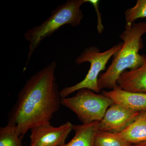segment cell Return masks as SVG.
Returning a JSON list of instances; mask_svg holds the SVG:
<instances>
[{
	"mask_svg": "<svg viewBox=\"0 0 146 146\" xmlns=\"http://www.w3.org/2000/svg\"><path fill=\"white\" fill-rule=\"evenodd\" d=\"M57 64L53 61L35 74L18 94L9 113L8 122L15 124L23 137L30 129L50 123L60 107L61 98L55 78Z\"/></svg>",
	"mask_w": 146,
	"mask_h": 146,
	"instance_id": "6da1fadb",
	"label": "cell"
},
{
	"mask_svg": "<svg viewBox=\"0 0 146 146\" xmlns=\"http://www.w3.org/2000/svg\"><path fill=\"white\" fill-rule=\"evenodd\" d=\"M146 34V23L125 25V30L120 35L123 46L113 56L111 64L106 71L100 74L98 84L100 91L112 89L117 84L120 76L127 69L134 70L142 66L146 56L139 52L143 48L142 36Z\"/></svg>",
	"mask_w": 146,
	"mask_h": 146,
	"instance_id": "7a4b0ae2",
	"label": "cell"
},
{
	"mask_svg": "<svg viewBox=\"0 0 146 146\" xmlns=\"http://www.w3.org/2000/svg\"><path fill=\"white\" fill-rule=\"evenodd\" d=\"M86 3H88V0H68L52 10L50 17L41 25L27 30L24 34L29 42L25 67L43 39L51 36L63 25H70L75 27L80 24L84 17L80 8Z\"/></svg>",
	"mask_w": 146,
	"mask_h": 146,
	"instance_id": "3957f363",
	"label": "cell"
},
{
	"mask_svg": "<svg viewBox=\"0 0 146 146\" xmlns=\"http://www.w3.org/2000/svg\"><path fill=\"white\" fill-rule=\"evenodd\" d=\"M123 42L115 45L110 49L104 52L97 47L92 46L86 48L76 58V64H81L85 62L90 63V68L83 80L73 86L65 87L60 91L61 98H67L69 95L81 89H87L98 94V81L100 74L104 70L108 61L123 46Z\"/></svg>",
	"mask_w": 146,
	"mask_h": 146,
	"instance_id": "277c9868",
	"label": "cell"
},
{
	"mask_svg": "<svg viewBox=\"0 0 146 146\" xmlns=\"http://www.w3.org/2000/svg\"><path fill=\"white\" fill-rule=\"evenodd\" d=\"M60 103L74 112L83 124L101 121L106 110L113 104L102 94H97L87 89L78 90L71 98H61Z\"/></svg>",
	"mask_w": 146,
	"mask_h": 146,
	"instance_id": "5b68a950",
	"label": "cell"
},
{
	"mask_svg": "<svg viewBox=\"0 0 146 146\" xmlns=\"http://www.w3.org/2000/svg\"><path fill=\"white\" fill-rule=\"evenodd\" d=\"M73 126L72 123L68 122L57 127L49 123L33 128L31 129L30 145L61 146L65 144Z\"/></svg>",
	"mask_w": 146,
	"mask_h": 146,
	"instance_id": "8992f818",
	"label": "cell"
},
{
	"mask_svg": "<svg viewBox=\"0 0 146 146\" xmlns=\"http://www.w3.org/2000/svg\"><path fill=\"white\" fill-rule=\"evenodd\" d=\"M142 113L113 104L99 122L98 129L100 131L119 133L133 122Z\"/></svg>",
	"mask_w": 146,
	"mask_h": 146,
	"instance_id": "52a82bcc",
	"label": "cell"
},
{
	"mask_svg": "<svg viewBox=\"0 0 146 146\" xmlns=\"http://www.w3.org/2000/svg\"><path fill=\"white\" fill-rule=\"evenodd\" d=\"M102 94L113 104L136 112H146V94L126 91L117 85L110 91H103Z\"/></svg>",
	"mask_w": 146,
	"mask_h": 146,
	"instance_id": "ba28073f",
	"label": "cell"
},
{
	"mask_svg": "<svg viewBox=\"0 0 146 146\" xmlns=\"http://www.w3.org/2000/svg\"><path fill=\"white\" fill-rule=\"evenodd\" d=\"M117 84L126 91L146 94V60L139 68L123 72L118 78Z\"/></svg>",
	"mask_w": 146,
	"mask_h": 146,
	"instance_id": "9c48e42d",
	"label": "cell"
},
{
	"mask_svg": "<svg viewBox=\"0 0 146 146\" xmlns=\"http://www.w3.org/2000/svg\"><path fill=\"white\" fill-rule=\"evenodd\" d=\"M99 121L78 125H73L75 135L70 141L60 146H94L95 136Z\"/></svg>",
	"mask_w": 146,
	"mask_h": 146,
	"instance_id": "30bf717a",
	"label": "cell"
},
{
	"mask_svg": "<svg viewBox=\"0 0 146 146\" xmlns=\"http://www.w3.org/2000/svg\"><path fill=\"white\" fill-rule=\"evenodd\" d=\"M116 133L120 138L132 145L146 141V116L144 112L124 130Z\"/></svg>",
	"mask_w": 146,
	"mask_h": 146,
	"instance_id": "8fae6325",
	"label": "cell"
},
{
	"mask_svg": "<svg viewBox=\"0 0 146 146\" xmlns=\"http://www.w3.org/2000/svg\"><path fill=\"white\" fill-rule=\"evenodd\" d=\"M15 124L7 123L0 128V146H22V138Z\"/></svg>",
	"mask_w": 146,
	"mask_h": 146,
	"instance_id": "7c38bea8",
	"label": "cell"
},
{
	"mask_svg": "<svg viewBox=\"0 0 146 146\" xmlns=\"http://www.w3.org/2000/svg\"><path fill=\"white\" fill-rule=\"evenodd\" d=\"M132 144L124 141L115 133L98 131L95 136L94 146H131Z\"/></svg>",
	"mask_w": 146,
	"mask_h": 146,
	"instance_id": "4fadbf2b",
	"label": "cell"
},
{
	"mask_svg": "<svg viewBox=\"0 0 146 146\" xmlns=\"http://www.w3.org/2000/svg\"><path fill=\"white\" fill-rule=\"evenodd\" d=\"M126 25H131L139 18H146V0H137L136 5L125 12Z\"/></svg>",
	"mask_w": 146,
	"mask_h": 146,
	"instance_id": "5bb4252c",
	"label": "cell"
},
{
	"mask_svg": "<svg viewBox=\"0 0 146 146\" xmlns=\"http://www.w3.org/2000/svg\"><path fill=\"white\" fill-rule=\"evenodd\" d=\"M131 146H146V141L132 145Z\"/></svg>",
	"mask_w": 146,
	"mask_h": 146,
	"instance_id": "9a60e30c",
	"label": "cell"
},
{
	"mask_svg": "<svg viewBox=\"0 0 146 146\" xmlns=\"http://www.w3.org/2000/svg\"><path fill=\"white\" fill-rule=\"evenodd\" d=\"M144 113H145V115L146 116V112H144Z\"/></svg>",
	"mask_w": 146,
	"mask_h": 146,
	"instance_id": "2e32d148",
	"label": "cell"
},
{
	"mask_svg": "<svg viewBox=\"0 0 146 146\" xmlns=\"http://www.w3.org/2000/svg\"><path fill=\"white\" fill-rule=\"evenodd\" d=\"M29 146H31V145H30Z\"/></svg>",
	"mask_w": 146,
	"mask_h": 146,
	"instance_id": "e0dca14e",
	"label": "cell"
}]
</instances>
